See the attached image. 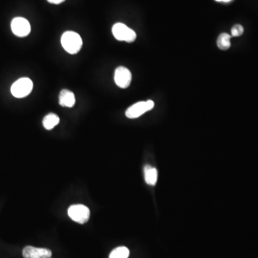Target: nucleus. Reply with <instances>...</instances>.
Segmentation results:
<instances>
[{"instance_id":"obj_1","label":"nucleus","mask_w":258,"mask_h":258,"mask_svg":"<svg viewBox=\"0 0 258 258\" xmlns=\"http://www.w3.org/2000/svg\"><path fill=\"white\" fill-rule=\"evenodd\" d=\"M61 44L65 51L70 54L79 53L83 46L81 37L73 31L66 32L61 38Z\"/></svg>"},{"instance_id":"obj_2","label":"nucleus","mask_w":258,"mask_h":258,"mask_svg":"<svg viewBox=\"0 0 258 258\" xmlns=\"http://www.w3.org/2000/svg\"><path fill=\"white\" fill-rule=\"evenodd\" d=\"M33 83L30 78H22L13 83L11 87V93L16 98L26 97L33 91Z\"/></svg>"},{"instance_id":"obj_3","label":"nucleus","mask_w":258,"mask_h":258,"mask_svg":"<svg viewBox=\"0 0 258 258\" xmlns=\"http://www.w3.org/2000/svg\"><path fill=\"white\" fill-rule=\"evenodd\" d=\"M68 214L74 222L83 224L89 220L91 212L88 206L83 204H74L68 209Z\"/></svg>"},{"instance_id":"obj_4","label":"nucleus","mask_w":258,"mask_h":258,"mask_svg":"<svg viewBox=\"0 0 258 258\" xmlns=\"http://www.w3.org/2000/svg\"><path fill=\"white\" fill-rule=\"evenodd\" d=\"M112 33L114 38L119 41L133 43L136 38V33L123 23H118L113 26Z\"/></svg>"},{"instance_id":"obj_5","label":"nucleus","mask_w":258,"mask_h":258,"mask_svg":"<svg viewBox=\"0 0 258 258\" xmlns=\"http://www.w3.org/2000/svg\"><path fill=\"white\" fill-rule=\"evenodd\" d=\"M154 107V101L149 100L146 101H140L131 106L126 111V117L129 119H136L142 116L147 111H151Z\"/></svg>"},{"instance_id":"obj_6","label":"nucleus","mask_w":258,"mask_h":258,"mask_svg":"<svg viewBox=\"0 0 258 258\" xmlns=\"http://www.w3.org/2000/svg\"><path fill=\"white\" fill-rule=\"evenodd\" d=\"M11 28L13 33L20 38L28 36L31 31V24L23 18H14L11 23Z\"/></svg>"},{"instance_id":"obj_7","label":"nucleus","mask_w":258,"mask_h":258,"mask_svg":"<svg viewBox=\"0 0 258 258\" xmlns=\"http://www.w3.org/2000/svg\"><path fill=\"white\" fill-rule=\"evenodd\" d=\"M114 81L119 88H127L132 81V74L128 68L120 66L115 71Z\"/></svg>"},{"instance_id":"obj_8","label":"nucleus","mask_w":258,"mask_h":258,"mask_svg":"<svg viewBox=\"0 0 258 258\" xmlns=\"http://www.w3.org/2000/svg\"><path fill=\"white\" fill-rule=\"evenodd\" d=\"M23 255L24 258H51L52 251L47 248L26 246L23 249Z\"/></svg>"},{"instance_id":"obj_9","label":"nucleus","mask_w":258,"mask_h":258,"mask_svg":"<svg viewBox=\"0 0 258 258\" xmlns=\"http://www.w3.org/2000/svg\"><path fill=\"white\" fill-rule=\"evenodd\" d=\"M76 103L74 93L69 90H62L59 95V104L63 107L72 108Z\"/></svg>"},{"instance_id":"obj_10","label":"nucleus","mask_w":258,"mask_h":258,"mask_svg":"<svg viewBox=\"0 0 258 258\" xmlns=\"http://www.w3.org/2000/svg\"><path fill=\"white\" fill-rule=\"evenodd\" d=\"M145 181L148 184L154 186L158 179V172L156 168L151 167V166H146L144 167Z\"/></svg>"},{"instance_id":"obj_11","label":"nucleus","mask_w":258,"mask_h":258,"mask_svg":"<svg viewBox=\"0 0 258 258\" xmlns=\"http://www.w3.org/2000/svg\"><path fill=\"white\" fill-rule=\"evenodd\" d=\"M60 122L59 117L56 114H49L45 116L43 119V124L45 129L48 130H52L55 126H57Z\"/></svg>"},{"instance_id":"obj_12","label":"nucleus","mask_w":258,"mask_h":258,"mask_svg":"<svg viewBox=\"0 0 258 258\" xmlns=\"http://www.w3.org/2000/svg\"><path fill=\"white\" fill-rule=\"evenodd\" d=\"M231 36L227 33H222L218 37L217 45L221 51H227L231 46Z\"/></svg>"},{"instance_id":"obj_13","label":"nucleus","mask_w":258,"mask_h":258,"mask_svg":"<svg viewBox=\"0 0 258 258\" xmlns=\"http://www.w3.org/2000/svg\"><path fill=\"white\" fill-rule=\"evenodd\" d=\"M129 254V249L122 246L114 249L110 254L109 258H128Z\"/></svg>"},{"instance_id":"obj_14","label":"nucleus","mask_w":258,"mask_h":258,"mask_svg":"<svg viewBox=\"0 0 258 258\" xmlns=\"http://www.w3.org/2000/svg\"><path fill=\"white\" fill-rule=\"evenodd\" d=\"M244 33V28L240 25H235L231 30V35L232 37H239Z\"/></svg>"},{"instance_id":"obj_15","label":"nucleus","mask_w":258,"mask_h":258,"mask_svg":"<svg viewBox=\"0 0 258 258\" xmlns=\"http://www.w3.org/2000/svg\"><path fill=\"white\" fill-rule=\"evenodd\" d=\"M48 3H51V4L54 5H59L63 3V2L66 1V0H47Z\"/></svg>"},{"instance_id":"obj_16","label":"nucleus","mask_w":258,"mask_h":258,"mask_svg":"<svg viewBox=\"0 0 258 258\" xmlns=\"http://www.w3.org/2000/svg\"><path fill=\"white\" fill-rule=\"evenodd\" d=\"M232 1V0H222L224 3H229V2Z\"/></svg>"},{"instance_id":"obj_17","label":"nucleus","mask_w":258,"mask_h":258,"mask_svg":"<svg viewBox=\"0 0 258 258\" xmlns=\"http://www.w3.org/2000/svg\"><path fill=\"white\" fill-rule=\"evenodd\" d=\"M217 2H222V0H215Z\"/></svg>"}]
</instances>
